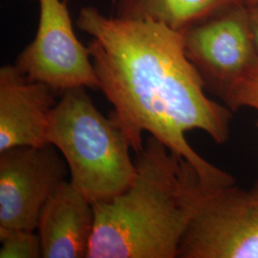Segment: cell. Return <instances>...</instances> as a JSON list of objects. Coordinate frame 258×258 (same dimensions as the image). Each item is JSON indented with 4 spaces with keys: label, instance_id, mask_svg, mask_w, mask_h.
I'll list each match as a JSON object with an SVG mask.
<instances>
[{
    "label": "cell",
    "instance_id": "2",
    "mask_svg": "<svg viewBox=\"0 0 258 258\" xmlns=\"http://www.w3.org/2000/svg\"><path fill=\"white\" fill-rule=\"evenodd\" d=\"M127 188L93 204L87 258H176L204 195L212 186L196 168L149 136Z\"/></svg>",
    "mask_w": 258,
    "mask_h": 258
},
{
    "label": "cell",
    "instance_id": "1",
    "mask_svg": "<svg viewBox=\"0 0 258 258\" xmlns=\"http://www.w3.org/2000/svg\"><path fill=\"white\" fill-rule=\"evenodd\" d=\"M77 26L92 37L88 48L102 90L136 153L148 132L196 168L206 184L220 187L234 178L200 156L185 133L201 130L217 144L228 141L231 109L211 100L185 55L181 32L151 20L107 17L83 7Z\"/></svg>",
    "mask_w": 258,
    "mask_h": 258
},
{
    "label": "cell",
    "instance_id": "7",
    "mask_svg": "<svg viewBox=\"0 0 258 258\" xmlns=\"http://www.w3.org/2000/svg\"><path fill=\"white\" fill-rule=\"evenodd\" d=\"M52 145L0 152V237L36 231L41 211L66 181L68 166Z\"/></svg>",
    "mask_w": 258,
    "mask_h": 258
},
{
    "label": "cell",
    "instance_id": "10",
    "mask_svg": "<svg viewBox=\"0 0 258 258\" xmlns=\"http://www.w3.org/2000/svg\"><path fill=\"white\" fill-rule=\"evenodd\" d=\"M238 0H118L116 17L151 20L181 32Z\"/></svg>",
    "mask_w": 258,
    "mask_h": 258
},
{
    "label": "cell",
    "instance_id": "6",
    "mask_svg": "<svg viewBox=\"0 0 258 258\" xmlns=\"http://www.w3.org/2000/svg\"><path fill=\"white\" fill-rule=\"evenodd\" d=\"M38 2L37 35L15 65L29 80L45 83L56 92L76 87L99 88L89 48L76 36L66 2Z\"/></svg>",
    "mask_w": 258,
    "mask_h": 258
},
{
    "label": "cell",
    "instance_id": "5",
    "mask_svg": "<svg viewBox=\"0 0 258 258\" xmlns=\"http://www.w3.org/2000/svg\"><path fill=\"white\" fill-rule=\"evenodd\" d=\"M185 55L222 99L258 63L247 6L236 2L181 31Z\"/></svg>",
    "mask_w": 258,
    "mask_h": 258
},
{
    "label": "cell",
    "instance_id": "9",
    "mask_svg": "<svg viewBox=\"0 0 258 258\" xmlns=\"http://www.w3.org/2000/svg\"><path fill=\"white\" fill-rule=\"evenodd\" d=\"M93 204L64 181L43 207L37 233L44 258H87L94 230Z\"/></svg>",
    "mask_w": 258,
    "mask_h": 258
},
{
    "label": "cell",
    "instance_id": "4",
    "mask_svg": "<svg viewBox=\"0 0 258 258\" xmlns=\"http://www.w3.org/2000/svg\"><path fill=\"white\" fill-rule=\"evenodd\" d=\"M180 258H258V187H211L181 241Z\"/></svg>",
    "mask_w": 258,
    "mask_h": 258
},
{
    "label": "cell",
    "instance_id": "16",
    "mask_svg": "<svg viewBox=\"0 0 258 258\" xmlns=\"http://www.w3.org/2000/svg\"><path fill=\"white\" fill-rule=\"evenodd\" d=\"M37 1H38V0H37Z\"/></svg>",
    "mask_w": 258,
    "mask_h": 258
},
{
    "label": "cell",
    "instance_id": "15",
    "mask_svg": "<svg viewBox=\"0 0 258 258\" xmlns=\"http://www.w3.org/2000/svg\"><path fill=\"white\" fill-rule=\"evenodd\" d=\"M257 128H258V122H257Z\"/></svg>",
    "mask_w": 258,
    "mask_h": 258
},
{
    "label": "cell",
    "instance_id": "8",
    "mask_svg": "<svg viewBox=\"0 0 258 258\" xmlns=\"http://www.w3.org/2000/svg\"><path fill=\"white\" fill-rule=\"evenodd\" d=\"M55 93L29 80L16 65L0 69V152L19 147L50 145L47 134Z\"/></svg>",
    "mask_w": 258,
    "mask_h": 258
},
{
    "label": "cell",
    "instance_id": "12",
    "mask_svg": "<svg viewBox=\"0 0 258 258\" xmlns=\"http://www.w3.org/2000/svg\"><path fill=\"white\" fill-rule=\"evenodd\" d=\"M223 100L231 110L249 107L258 111V63L231 86Z\"/></svg>",
    "mask_w": 258,
    "mask_h": 258
},
{
    "label": "cell",
    "instance_id": "11",
    "mask_svg": "<svg viewBox=\"0 0 258 258\" xmlns=\"http://www.w3.org/2000/svg\"><path fill=\"white\" fill-rule=\"evenodd\" d=\"M1 258L42 257V248L38 233L35 231H15L0 237Z\"/></svg>",
    "mask_w": 258,
    "mask_h": 258
},
{
    "label": "cell",
    "instance_id": "13",
    "mask_svg": "<svg viewBox=\"0 0 258 258\" xmlns=\"http://www.w3.org/2000/svg\"><path fill=\"white\" fill-rule=\"evenodd\" d=\"M246 6L248 12L249 31L253 41V45L258 55V1Z\"/></svg>",
    "mask_w": 258,
    "mask_h": 258
},
{
    "label": "cell",
    "instance_id": "3",
    "mask_svg": "<svg viewBox=\"0 0 258 258\" xmlns=\"http://www.w3.org/2000/svg\"><path fill=\"white\" fill-rule=\"evenodd\" d=\"M47 139L64 158L70 182L92 203L121 194L135 177L128 140L111 117L98 110L86 87L62 92Z\"/></svg>",
    "mask_w": 258,
    "mask_h": 258
},
{
    "label": "cell",
    "instance_id": "14",
    "mask_svg": "<svg viewBox=\"0 0 258 258\" xmlns=\"http://www.w3.org/2000/svg\"><path fill=\"white\" fill-rule=\"evenodd\" d=\"M241 3H244L245 5H249V4H252L254 2H256L258 0H238Z\"/></svg>",
    "mask_w": 258,
    "mask_h": 258
}]
</instances>
